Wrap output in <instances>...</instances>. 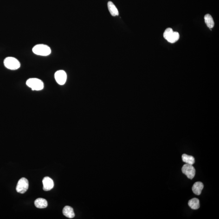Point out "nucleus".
I'll list each match as a JSON object with an SVG mask.
<instances>
[{
	"label": "nucleus",
	"mask_w": 219,
	"mask_h": 219,
	"mask_svg": "<svg viewBox=\"0 0 219 219\" xmlns=\"http://www.w3.org/2000/svg\"><path fill=\"white\" fill-rule=\"evenodd\" d=\"M32 51L34 54L41 56H47L51 53L50 47L42 44L36 45L33 48Z\"/></svg>",
	"instance_id": "nucleus-1"
},
{
	"label": "nucleus",
	"mask_w": 219,
	"mask_h": 219,
	"mask_svg": "<svg viewBox=\"0 0 219 219\" xmlns=\"http://www.w3.org/2000/svg\"><path fill=\"white\" fill-rule=\"evenodd\" d=\"M26 85L34 91L41 90L44 87L43 82L40 79L37 78L28 79L26 82Z\"/></svg>",
	"instance_id": "nucleus-2"
},
{
	"label": "nucleus",
	"mask_w": 219,
	"mask_h": 219,
	"mask_svg": "<svg viewBox=\"0 0 219 219\" xmlns=\"http://www.w3.org/2000/svg\"><path fill=\"white\" fill-rule=\"evenodd\" d=\"M5 66L7 68L10 70H16L21 67V63L16 58L13 57H8L4 61Z\"/></svg>",
	"instance_id": "nucleus-3"
},
{
	"label": "nucleus",
	"mask_w": 219,
	"mask_h": 219,
	"mask_svg": "<svg viewBox=\"0 0 219 219\" xmlns=\"http://www.w3.org/2000/svg\"><path fill=\"white\" fill-rule=\"evenodd\" d=\"M164 38L170 43H174L179 39V34L177 32H174L171 28H167L164 34Z\"/></svg>",
	"instance_id": "nucleus-4"
},
{
	"label": "nucleus",
	"mask_w": 219,
	"mask_h": 219,
	"mask_svg": "<svg viewBox=\"0 0 219 219\" xmlns=\"http://www.w3.org/2000/svg\"><path fill=\"white\" fill-rule=\"evenodd\" d=\"M182 172L186 175L188 178L192 179L195 177L196 170L192 165L186 164L182 167Z\"/></svg>",
	"instance_id": "nucleus-5"
},
{
	"label": "nucleus",
	"mask_w": 219,
	"mask_h": 219,
	"mask_svg": "<svg viewBox=\"0 0 219 219\" xmlns=\"http://www.w3.org/2000/svg\"><path fill=\"white\" fill-rule=\"evenodd\" d=\"M28 182L25 178H22L19 180L16 186V190L18 192L24 194L28 190Z\"/></svg>",
	"instance_id": "nucleus-6"
},
{
	"label": "nucleus",
	"mask_w": 219,
	"mask_h": 219,
	"mask_svg": "<svg viewBox=\"0 0 219 219\" xmlns=\"http://www.w3.org/2000/svg\"><path fill=\"white\" fill-rule=\"evenodd\" d=\"M54 77L58 84L60 85H63L67 80V74L64 71L61 70L56 72L54 74Z\"/></svg>",
	"instance_id": "nucleus-7"
},
{
	"label": "nucleus",
	"mask_w": 219,
	"mask_h": 219,
	"mask_svg": "<svg viewBox=\"0 0 219 219\" xmlns=\"http://www.w3.org/2000/svg\"><path fill=\"white\" fill-rule=\"evenodd\" d=\"M42 183L43 184V190L44 191H50L54 187V182L49 177H45L43 179Z\"/></svg>",
	"instance_id": "nucleus-8"
},
{
	"label": "nucleus",
	"mask_w": 219,
	"mask_h": 219,
	"mask_svg": "<svg viewBox=\"0 0 219 219\" xmlns=\"http://www.w3.org/2000/svg\"><path fill=\"white\" fill-rule=\"evenodd\" d=\"M204 185L202 182H198L195 183L192 188L194 193L197 195H200L203 189Z\"/></svg>",
	"instance_id": "nucleus-9"
},
{
	"label": "nucleus",
	"mask_w": 219,
	"mask_h": 219,
	"mask_svg": "<svg viewBox=\"0 0 219 219\" xmlns=\"http://www.w3.org/2000/svg\"><path fill=\"white\" fill-rule=\"evenodd\" d=\"M35 205L36 208L39 209H43L47 208L48 206V202L45 199L38 198L35 201Z\"/></svg>",
	"instance_id": "nucleus-10"
},
{
	"label": "nucleus",
	"mask_w": 219,
	"mask_h": 219,
	"mask_svg": "<svg viewBox=\"0 0 219 219\" xmlns=\"http://www.w3.org/2000/svg\"><path fill=\"white\" fill-rule=\"evenodd\" d=\"M63 213L65 216L69 218H73L75 217V214L73 208L69 206L64 207L63 210Z\"/></svg>",
	"instance_id": "nucleus-11"
},
{
	"label": "nucleus",
	"mask_w": 219,
	"mask_h": 219,
	"mask_svg": "<svg viewBox=\"0 0 219 219\" xmlns=\"http://www.w3.org/2000/svg\"><path fill=\"white\" fill-rule=\"evenodd\" d=\"M108 7L112 16H115L119 15V13L118 9L112 2H109L108 3Z\"/></svg>",
	"instance_id": "nucleus-12"
},
{
	"label": "nucleus",
	"mask_w": 219,
	"mask_h": 219,
	"mask_svg": "<svg viewBox=\"0 0 219 219\" xmlns=\"http://www.w3.org/2000/svg\"><path fill=\"white\" fill-rule=\"evenodd\" d=\"M188 205L192 209H198L200 208L199 200L197 198H193L188 201Z\"/></svg>",
	"instance_id": "nucleus-13"
},
{
	"label": "nucleus",
	"mask_w": 219,
	"mask_h": 219,
	"mask_svg": "<svg viewBox=\"0 0 219 219\" xmlns=\"http://www.w3.org/2000/svg\"><path fill=\"white\" fill-rule=\"evenodd\" d=\"M182 159L183 161L186 164H191V165H193L195 164V159L192 156L183 154L182 156Z\"/></svg>",
	"instance_id": "nucleus-14"
},
{
	"label": "nucleus",
	"mask_w": 219,
	"mask_h": 219,
	"mask_svg": "<svg viewBox=\"0 0 219 219\" xmlns=\"http://www.w3.org/2000/svg\"><path fill=\"white\" fill-rule=\"evenodd\" d=\"M204 19L207 26L211 29L214 26V22L212 17L210 14H207L205 16Z\"/></svg>",
	"instance_id": "nucleus-15"
}]
</instances>
